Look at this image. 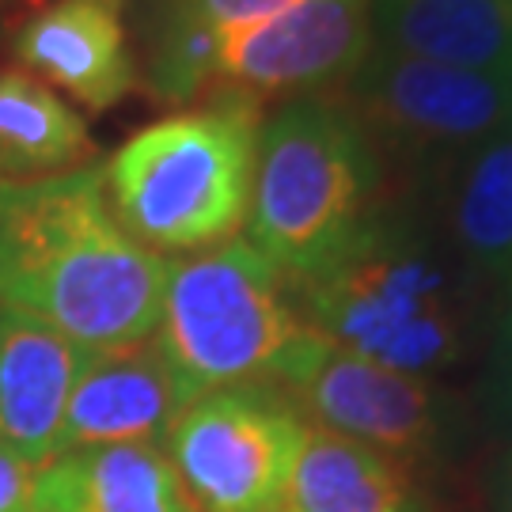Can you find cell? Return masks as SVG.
<instances>
[{
	"mask_svg": "<svg viewBox=\"0 0 512 512\" xmlns=\"http://www.w3.org/2000/svg\"><path fill=\"white\" fill-rule=\"evenodd\" d=\"M164 281L167 258L114 217L103 164L0 186V308L99 353L156 334Z\"/></svg>",
	"mask_w": 512,
	"mask_h": 512,
	"instance_id": "cell-1",
	"label": "cell"
},
{
	"mask_svg": "<svg viewBox=\"0 0 512 512\" xmlns=\"http://www.w3.org/2000/svg\"><path fill=\"white\" fill-rule=\"evenodd\" d=\"M471 285L444 239L380 202L346 247L293 289L308 327L327 342L425 380L463 353Z\"/></svg>",
	"mask_w": 512,
	"mask_h": 512,
	"instance_id": "cell-2",
	"label": "cell"
},
{
	"mask_svg": "<svg viewBox=\"0 0 512 512\" xmlns=\"http://www.w3.org/2000/svg\"><path fill=\"white\" fill-rule=\"evenodd\" d=\"M266 107L217 88L213 103L137 129L103 164L118 224L156 255H202L247 228Z\"/></svg>",
	"mask_w": 512,
	"mask_h": 512,
	"instance_id": "cell-3",
	"label": "cell"
},
{
	"mask_svg": "<svg viewBox=\"0 0 512 512\" xmlns=\"http://www.w3.org/2000/svg\"><path fill=\"white\" fill-rule=\"evenodd\" d=\"M380 183V152L338 95L289 99L258 133L247 243L300 285L376 213Z\"/></svg>",
	"mask_w": 512,
	"mask_h": 512,
	"instance_id": "cell-4",
	"label": "cell"
},
{
	"mask_svg": "<svg viewBox=\"0 0 512 512\" xmlns=\"http://www.w3.org/2000/svg\"><path fill=\"white\" fill-rule=\"evenodd\" d=\"M293 281L247 239L167 262L152 334L186 399L239 384H277L308 342Z\"/></svg>",
	"mask_w": 512,
	"mask_h": 512,
	"instance_id": "cell-5",
	"label": "cell"
},
{
	"mask_svg": "<svg viewBox=\"0 0 512 512\" xmlns=\"http://www.w3.org/2000/svg\"><path fill=\"white\" fill-rule=\"evenodd\" d=\"M308 421L274 384L205 391L167 429L164 452L198 512H289Z\"/></svg>",
	"mask_w": 512,
	"mask_h": 512,
	"instance_id": "cell-6",
	"label": "cell"
},
{
	"mask_svg": "<svg viewBox=\"0 0 512 512\" xmlns=\"http://www.w3.org/2000/svg\"><path fill=\"white\" fill-rule=\"evenodd\" d=\"M368 141L437 164L512 126V73L444 65L372 46L357 76L338 92Z\"/></svg>",
	"mask_w": 512,
	"mask_h": 512,
	"instance_id": "cell-7",
	"label": "cell"
},
{
	"mask_svg": "<svg viewBox=\"0 0 512 512\" xmlns=\"http://www.w3.org/2000/svg\"><path fill=\"white\" fill-rule=\"evenodd\" d=\"M372 46V0H300L270 19L220 31L217 88L262 107L270 99L338 95Z\"/></svg>",
	"mask_w": 512,
	"mask_h": 512,
	"instance_id": "cell-8",
	"label": "cell"
},
{
	"mask_svg": "<svg viewBox=\"0 0 512 512\" xmlns=\"http://www.w3.org/2000/svg\"><path fill=\"white\" fill-rule=\"evenodd\" d=\"M274 387L293 399L308 425L361 440L403 463L437 440L440 418L433 387L421 376L334 346L319 330H311Z\"/></svg>",
	"mask_w": 512,
	"mask_h": 512,
	"instance_id": "cell-9",
	"label": "cell"
},
{
	"mask_svg": "<svg viewBox=\"0 0 512 512\" xmlns=\"http://www.w3.org/2000/svg\"><path fill=\"white\" fill-rule=\"evenodd\" d=\"M129 4L133 0H42L12 23L8 54L16 69L103 114L141 84L129 46Z\"/></svg>",
	"mask_w": 512,
	"mask_h": 512,
	"instance_id": "cell-10",
	"label": "cell"
},
{
	"mask_svg": "<svg viewBox=\"0 0 512 512\" xmlns=\"http://www.w3.org/2000/svg\"><path fill=\"white\" fill-rule=\"evenodd\" d=\"M190 403L156 342L88 353L65 406L57 452L95 444H164Z\"/></svg>",
	"mask_w": 512,
	"mask_h": 512,
	"instance_id": "cell-11",
	"label": "cell"
},
{
	"mask_svg": "<svg viewBox=\"0 0 512 512\" xmlns=\"http://www.w3.org/2000/svg\"><path fill=\"white\" fill-rule=\"evenodd\" d=\"M92 349L38 323L23 311L0 308V444L23 463L54 459L65 406Z\"/></svg>",
	"mask_w": 512,
	"mask_h": 512,
	"instance_id": "cell-12",
	"label": "cell"
},
{
	"mask_svg": "<svg viewBox=\"0 0 512 512\" xmlns=\"http://www.w3.org/2000/svg\"><path fill=\"white\" fill-rule=\"evenodd\" d=\"M27 512H198L164 444H95L46 459Z\"/></svg>",
	"mask_w": 512,
	"mask_h": 512,
	"instance_id": "cell-13",
	"label": "cell"
},
{
	"mask_svg": "<svg viewBox=\"0 0 512 512\" xmlns=\"http://www.w3.org/2000/svg\"><path fill=\"white\" fill-rule=\"evenodd\" d=\"M437 217L475 281H512V126L440 164Z\"/></svg>",
	"mask_w": 512,
	"mask_h": 512,
	"instance_id": "cell-14",
	"label": "cell"
},
{
	"mask_svg": "<svg viewBox=\"0 0 512 512\" xmlns=\"http://www.w3.org/2000/svg\"><path fill=\"white\" fill-rule=\"evenodd\" d=\"M376 46L512 73V0H372Z\"/></svg>",
	"mask_w": 512,
	"mask_h": 512,
	"instance_id": "cell-15",
	"label": "cell"
},
{
	"mask_svg": "<svg viewBox=\"0 0 512 512\" xmlns=\"http://www.w3.org/2000/svg\"><path fill=\"white\" fill-rule=\"evenodd\" d=\"M289 512H418V501L403 459L308 425Z\"/></svg>",
	"mask_w": 512,
	"mask_h": 512,
	"instance_id": "cell-16",
	"label": "cell"
},
{
	"mask_svg": "<svg viewBox=\"0 0 512 512\" xmlns=\"http://www.w3.org/2000/svg\"><path fill=\"white\" fill-rule=\"evenodd\" d=\"M88 122L61 95L23 69H0V186L54 179L88 167Z\"/></svg>",
	"mask_w": 512,
	"mask_h": 512,
	"instance_id": "cell-17",
	"label": "cell"
},
{
	"mask_svg": "<svg viewBox=\"0 0 512 512\" xmlns=\"http://www.w3.org/2000/svg\"><path fill=\"white\" fill-rule=\"evenodd\" d=\"M152 4L175 12V16L194 19L202 27H213V31H232V27H247V23L277 16L300 0H152Z\"/></svg>",
	"mask_w": 512,
	"mask_h": 512,
	"instance_id": "cell-18",
	"label": "cell"
},
{
	"mask_svg": "<svg viewBox=\"0 0 512 512\" xmlns=\"http://www.w3.org/2000/svg\"><path fill=\"white\" fill-rule=\"evenodd\" d=\"M35 467L0 444V512H27Z\"/></svg>",
	"mask_w": 512,
	"mask_h": 512,
	"instance_id": "cell-19",
	"label": "cell"
},
{
	"mask_svg": "<svg viewBox=\"0 0 512 512\" xmlns=\"http://www.w3.org/2000/svg\"><path fill=\"white\" fill-rule=\"evenodd\" d=\"M494 403H497V414H501L505 425L512 429V296H509V311H505V319H501L497 346H494Z\"/></svg>",
	"mask_w": 512,
	"mask_h": 512,
	"instance_id": "cell-20",
	"label": "cell"
},
{
	"mask_svg": "<svg viewBox=\"0 0 512 512\" xmlns=\"http://www.w3.org/2000/svg\"><path fill=\"white\" fill-rule=\"evenodd\" d=\"M497 505H501V512H512V456L497 478Z\"/></svg>",
	"mask_w": 512,
	"mask_h": 512,
	"instance_id": "cell-21",
	"label": "cell"
},
{
	"mask_svg": "<svg viewBox=\"0 0 512 512\" xmlns=\"http://www.w3.org/2000/svg\"><path fill=\"white\" fill-rule=\"evenodd\" d=\"M35 4H42V0H0V19H12V23H16V19L27 16Z\"/></svg>",
	"mask_w": 512,
	"mask_h": 512,
	"instance_id": "cell-22",
	"label": "cell"
},
{
	"mask_svg": "<svg viewBox=\"0 0 512 512\" xmlns=\"http://www.w3.org/2000/svg\"><path fill=\"white\" fill-rule=\"evenodd\" d=\"M0 27H4V19H0Z\"/></svg>",
	"mask_w": 512,
	"mask_h": 512,
	"instance_id": "cell-23",
	"label": "cell"
}]
</instances>
